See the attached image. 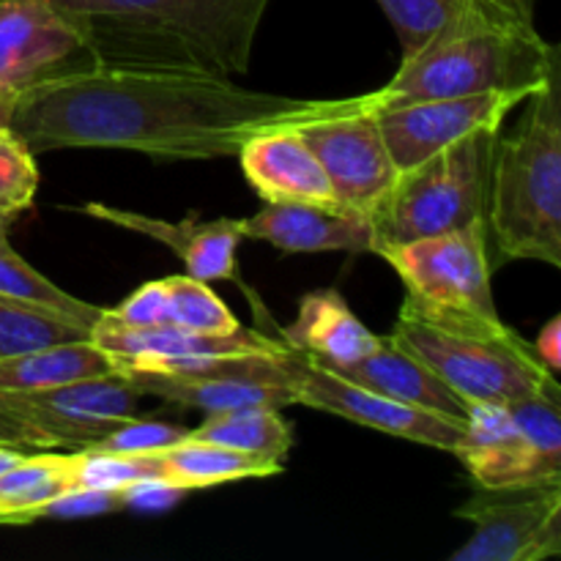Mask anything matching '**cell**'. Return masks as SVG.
Wrapping results in <instances>:
<instances>
[{
	"mask_svg": "<svg viewBox=\"0 0 561 561\" xmlns=\"http://www.w3.org/2000/svg\"><path fill=\"white\" fill-rule=\"evenodd\" d=\"M9 228H0V296L3 299L25 301V305L44 307L58 316L75 318L85 327H96L99 318L104 316V307H93L88 301L77 299L69 290L58 288L53 279L44 277L42 272L31 266L14 247L9 244Z\"/></svg>",
	"mask_w": 561,
	"mask_h": 561,
	"instance_id": "83f0119b",
	"label": "cell"
},
{
	"mask_svg": "<svg viewBox=\"0 0 561 561\" xmlns=\"http://www.w3.org/2000/svg\"><path fill=\"white\" fill-rule=\"evenodd\" d=\"M561 394L515 403H474L460 436V463L477 488L537 485L561 480Z\"/></svg>",
	"mask_w": 561,
	"mask_h": 561,
	"instance_id": "52a82bcc",
	"label": "cell"
},
{
	"mask_svg": "<svg viewBox=\"0 0 561 561\" xmlns=\"http://www.w3.org/2000/svg\"><path fill=\"white\" fill-rule=\"evenodd\" d=\"M31 449H20V447H9V444H0V471L11 469L16 460H22Z\"/></svg>",
	"mask_w": 561,
	"mask_h": 561,
	"instance_id": "d590c367",
	"label": "cell"
},
{
	"mask_svg": "<svg viewBox=\"0 0 561 561\" xmlns=\"http://www.w3.org/2000/svg\"><path fill=\"white\" fill-rule=\"evenodd\" d=\"M553 75H559V47L537 27L477 25L433 38L403 58L376 96L378 107L499 91L529 96Z\"/></svg>",
	"mask_w": 561,
	"mask_h": 561,
	"instance_id": "5b68a950",
	"label": "cell"
},
{
	"mask_svg": "<svg viewBox=\"0 0 561 561\" xmlns=\"http://www.w3.org/2000/svg\"><path fill=\"white\" fill-rule=\"evenodd\" d=\"M91 340L115 362L118 370H157V367L179 365V362L217 359V356H252L279 354L288 345L266 337L261 332L239 329L236 334H197L179 327H121V323L99 318Z\"/></svg>",
	"mask_w": 561,
	"mask_h": 561,
	"instance_id": "2e32d148",
	"label": "cell"
},
{
	"mask_svg": "<svg viewBox=\"0 0 561 561\" xmlns=\"http://www.w3.org/2000/svg\"><path fill=\"white\" fill-rule=\"evenodd\" d=\"M376 255L400 274L405 305L433 316L502 321L491 288L485 222L409 244L381 247Z\"/></svg>",
	"mask_w": 561,
	"mask_h": 561,
	"instance_id": "ba28073f",
	"label": "cell"
},
{
	"mask_svg": "<svg viewBox=\"0 0 561 561\" xmlns=\"http://www.w3.org/2000/svg\"><path fill=\"white\" fill-rule=\"evenodd\" d=\"M244 179L263 203H312V206H337L329 175L299 129L266 131L252 137L236 153Z\"/></svg>",
	"mask_w": 561,
	"mask_h": 561,
	"instance_id": "d6986e66",
	"label": "cell"
},
{
	"mask_svg": "<svg viewBox=\"0 0 561 561\" xmlns=\"http://www.w3.org/2000/svg\"><path fill=\"white\" fill-rule=\"evenodd\" d=\"M387 340L431 367L469 405L561 394L557 373L504 321L433 316L403 301Z\"/></svg>",
	"mask_w": 561,
	"mask_h": 561,
	"instance_id": "277c9868",
	"label": "cell"
},
{
	"mask_svg": "<svg viewBox=\"0 0 561 561\" xmlns=\"http://www.w3.org/2000/svg\"><path fill=\"white\" fill-rule=\"evenodd\" d=\"M38 181L36 153L9 124H0V225L9 228L33 206Z\"/></svg>",
	"mask_w": 561,
	"mask_h": 561,
	"instance_id": "f546056e",
	"label": "cell"
},
{
	"mask_svg": "<svg viewBox=\"0 0 561 561\" xmlns=\"http://www.w3.org/2000/svg\"><path fill=\"white\" fill-rule=\"evenodd\" d=\"M559 75L524 99V115L499 135L488 195V233L507 261L561 266V99Z\"/></svg>",
	"mask_w": 561,
	"mask_h": 561,
	"instance_id": "3957f363",
	"label": "cell"
},
{
	"mask_svg": "<svg viewBox=\"0 0 561 561\" xmlns=\"http://www.w3.org/2000/svg\"><path fill=\"white\" fill-rule=\"evenodd\" d=\"M190 438L257 455L274 463H283L294 447L290 422L277 409H236L206 414L201 425L192 427Z\"/></svg>",
	"mask_w": 561,
	"mask_h": 561,
	"instance_id": "484cf974",
	"label": "cell"
},
{
	"mask_svg": "<svg viewBox=\"0 0 561 561\" xmlns=\"http://www.w3.org/2000/svg\"><path fill=\"white\" fill-rule=\"evenodd\" d=\"M376 102V91L294 99L252 91L233 77L93 66L16 96L9 126L33 153L115 148L197 162L233 157L266 131L301 129Z\"/></svg>",
	"mask_w": 561,
	"mask_h": 561,
	"instance_id": "6da1fadb",
	"label": "cell"
},
{
	"mask_svg": "<svg viewBox=\"0 0 561 561\" xmlns=\"http://www.w3.org/2000/svg\"><path fill=\"white\" fill-rule=\"evenodd\" d=\"M115 370V362L93 340H82L0 359V392H42Z\"/></svg>",
	"mask_w": 561,
	"mask_h": 561,
	"instance_id": "d4e9b609",
	"label": "cell"
},
{
	"mask_svg": "<svg viewBox=\"0 0 561 561\" xmlns=\"http://www.w3.org/2000/svg\"><path fill=\"white\" fill-rule=\"evenodd\" d=\"M474 526L453 561H546L561 553V480L513 488H477L455 510Z\"/></svg>",
	"mask_w": 561,
	"mask_h": 561,
	"instance_id": "8fae6325",
	"label": "cell"
},
{
	"mask_svg": "<svg viewBox=\"0 0 561 561\" xmlns=\"http://www.w3.org/2000/svg\"><path fill=\"white\" fill-rule=\"evenodd\" d=\"M190 436V427L170 425V422H157V420H140V416H131L124 425H118L115 431H110L107 436L93 442L91 453H113V455H151L159 449H168L173 444L184 442Z\"/></svg>",
	"mask_w": 561,
	"mask_h": 561,
	"instance_id": "4dcf8cb0",
	"label": "cell"
},
{
	"mask_svg": "<svg viewBox=\"0 0 561 561\" xmlns=\"http://www.w3.org/2000/svg\"><path fill=\"white\" fill-rule=\"evenodd\" d=\"M14 96H5V93H0V124H9L11 118V110H14Z\"/></svg>",
	"mask_w": 561,
	"mask_h": 561,
	"instance_id": "8d00e7d4",
	"label": "cell"
},
{
	"mask_svg": "<svg viewBox=\"0 0 561 561\" xmlns=\"http://www.w3.org/2000/svg\"><path fill=\"white\" fill-rule=\"evenodd\" d=\"M96 66L85 25L58 0H0V93L31 88Z\"/></svg>",
	"mask_w": 561,
	"mask_h": 561,
	"instance_id": "7c38bea8",
	"label": "cell"
},
{
	"mask_svg": "<svg viewBox=\"0 0 561 561\" xmlns=\"http://www.w3.org/2000/svg\"><path fill=\"white\" fill-rule=\"evenodd\" d=\"M524 93L513 91L420 99V102L383 104L376 110V118L394 164L398 170H405L471 131L502 129L504 118L518 104H524Z\"/></svg>",
	"mask_w": 561,
	"mask_h": 561,
	"instance_id": "9a60e30c",
	"label": "cell"
},
{
	"mask_svg": "<svg viewBox=\"0 0 561 561\" xmlns=\"http://www.w3.org/2000/svg\"><path fill=\"white\" fill-rule=\"evenodd\" d=\"M378 5L398 31L403 58L466 27H537V0H378Z\"/></svg>",
	"mask_w": 561,
	"mask_h": 561,
	"instance_id": "ffe728a7",
	"label": "cell"
},
{
	"mask_svg": "<svg viewBox=\"0 0 561 561\" xmlns=\"http://www.w3.org/2000/svg\"><path fill=\"white\" fill-rule=\"evenodd\" d=\"M140 392L121 370L42 392H0V414L22 427L31 449H85L137 416Z\"/></svg>",
	"mask_w": 561,
	"mask_h": 561,
	"instance_id": "30bf717a",
	"label": "cell"
},
{
	"mask_svg": "<svg viewBox=\"0 0 561 561\" xmlns=\"http://www.w3.org/2000/svg\"><path fill=\"white\" fill-rule=\"evenodd\" d=\"M77 211L91 219H99V222L126 228L131 233L159 241V244L179 255L190 277L203 279V283L236 279V274H239L236 252H239V244L244 241L241 219L219 217L206 222V219L190 214L181 222H168V219L148 217L142 211L107 206V203H85Z\"/></svg>",
	"mask_w": 561,
	"mask_h": 561,
	"instance_id": "e0dca14e",
	"label": "cell"
},
{
	"mask_svg": "<svg viewBox=\"0 0 561 561\" xmlns=\"http://www.w3.org/2000/svg\"><path fill=\"white\" fill-rule=\"evenodd\" d=\"M283 343L323 367H348L381 345V337L356 318L334 288L312 290L301 299L299 316L283 332Z\"/></svg>",
	"mask_w": 561,
	"mask_h": 561,
	"instance_id": "44dd1931",
	"label": "cell"
},
{
	"mask_svg": "<svg viewBox=\"0 0 561 561\" xmlns=\"http://www.w3.org/2000/svg\"><path fill=\"white\" fill-rule=\"evenodd\" d=\"M502 129H480L453 146L400 170L392 190L370 214L373 247L409 244L416 239L488 225L493 151Z\"/></svg>",
	"mask_w": 561,
	"mask_h": 561,
	"instance_id": "8992f818",
	"label": "cell"
},
{
	"mask_svg": "<svg viewBox=\"0 0 561 561\" xmlns=\"http://www.w3.org/2000/svg\"><path fill=\"white\" fill-rule=\"evenodd\" d=\"M376 110L378 102L354 113L312 121L299 129L327 170L340 206L362 214L367 222L400 173L383 142Z\"/></svg>",
	"mask_w": 561,
	"mask_h": 561,
	"instance_id": "5bb4252c",
	"label": "cell"
},
{
	"mask_svg": "<svg viewBox=\"0 0 561 561\" xmlns=\"http://www.w3.org/2000/svg\"><path fill=\"white\" fill-rule=\"evenodd\" d=\"M104 318L121 323V327H168V288H164V279L140 285L118 307L104 310Z\"/></svg>",
	"mask_w": 561,
	"mask_h": 561,
	"instance_id": "1f68e13d",
	"label": "cell"
},
{
	"mask_svg": "<svg viewBox=\"0 0 561 561\" xmlns=\"http://www.w3.org/2000/svg\"><path fill=\"white\" fill-rule=\"evenodd\" d=\"M168 288V323L197 334H236L241 329L239 318L225 307V301L208 288L203 279L190 274L164 277Z\"/></svg>",
	"mask_w": 561,
	"mask_h": 561,
	"instance_id": "f1b7e54d",
	"label": "cell"
},
{
	"mask_svg": "<svg viewBox=\"0 0 561 561\" xmlns=\"http://www.w3.org/2000/svg\"><path fill=\"white\" fill-rule=\"evenodd\" d=\"M148 458H151L153 480L168 482L184 493L225 485V482L266 480L283 471V463L219 447V444L195 442L190 436L173 447L151 453Z\"/></svg>",
	"mask_w": 561,
	"mask_h": 561,
	"instance_id": "603a6c76",
	"label": "cell"
},
{
	"mask_svg": "<svg viewBox=\"0 0 561 561\" xmlns=\"http://www.w3.org/2000/svg\"><path fill=\"white\" fill-rule=\"evenodd\" d=\"M0 228H5V225H0Z\"/></svg>",
	"mask_w": 561,
	"mask_h": 561,
	"instance_id": "74e56055",
	"label": "cell"
},
{
	"mask_svg": "<svg viewBox=\"0 0 561 561\" xmlns=\"http://www.w3.org/2000/svg\"><path fill=\"white\" fill-rule=\"evenodd\" d=\"M537 354V359L542 362V365L548 367L551 373H557L561 367V318L553 316L551 321L542 327L540 337H537V343L531 345Z\"/></svg>",
	"mask_w": 561,
	"mask_h": 561,
	"instance_id": "836d02e7",
	"label": "cell"
},
{
	"mask_svg": "<svg viewBox=\"0 0 561 561\" xmlns=\"http://www.w3.org/2000/svg\"><path fill=\"white\" fill-rule=\"evenodd\" d=\"M69 488H75V449L27 453L0 471V526L33 524Z\"/></svg>",
	"mask_w": 561,
	"mask_h": 561,
	"instance_id": "cb8c5ba5",
	"label": "cell"
},
{
	"mask_svg": "<svg viewBox=\"0 0 561 561\" xmlns=\"http://www.w3.org/2000/svg\"><path fill=\"white\" fill-rule=\"evenodd\" d=\"M334 373L373 389V392L387 394V398L398 400V403L416 405V409L463 422V425L469 420V403L460 400L431 367L422 365L416 356L398 348L387 337H381V345L373 354H367L365 359L354 362L348 367H340Z\"/></svg>",
	"mask_w": 561,
	"mask_h": 561,
	"instance_id": "7402d4cb",
	"label": "cell"
},
{
	"mask_svg": "<svg viewBox=\"0 0 561 561\" xmlns=\"http://www.w3.org/2000/svg\"><path fill=\"white\" fill-rule=\"evenodd\" d=\"M85 25L96 66L244 75L268 0H58Z\"/></svg>",
	"mask_w": 561,
	"mask_h": 561,
	"instance_id": "7a4b0ae2",
	"label": "cell"
},
{
	"mask_svg": "<svg viewBox=\"0 0 561 561\" xmlns=\"http://www.w3.org/2000/svg\"><path fill=\"white\" fill-rule=\"evenodd\" d=\"M91 327L44 307L0 296V359L91 340Z\"/></svg>",
	"mask_w": 561,
	"mask_h": 561,
	"instance_id": "4316f807",
	"label": "cell"
},
{
	"mask_svg": "<svg viewBox=\"0 0 561 561\" xmlns=\"http://www.w3.org/2000/svg\"><path fill=\"white\" fill-rule=\"evenodd\" d=\"M0 444H9V447H20V449H31V444H27L22 427L3 414H0ZM31 453H36V449H31Z\"/></svg>",
	"mask_w": 561,
	"mask_h": 561,
	"instance_id": "e575fe53",
	"label": "cell"
},
{
	"mask_svg": "<svg viewBox=\"0 0 561 561\" xmlns=\"http://www.w3.org/2000/svg\"><path fill=\"white\" fill-rule=\"evenodd\" d=\"M244 239L266 241L283 252H370L373 230L367 217L337 206L312 203H266L241 219Z\"/></svg>",
	"mask_w": 561,
	"mask_h": 561,
	"instance_id": "ac0fdd59",
	"label": "cell"
},
{
	"mask_svg": "<svg viewBox=\"0 0 561 561\" xmlns=\"http://www.w3.org/2000/svg\"><path fill=\"white\" fill-rule=\"evenodd\" d=\"M124 491L107 488H69L42 510V518H96V515L124 510Z\"/></svg>",
	"mask_w": 561,
	"mask_h": 561,
	"instance_id": "d6a6232c",
	"label": "cell"
},
{
	"mask_svg": "<svg viewBox=\"0 0 561 561\" xmlns=\"http://www.w3.org/2000/svg\"><path fill=\"white\" fill-rule=\"evenodd\" d=\"M290 389H294L296 405L305 409L327 411V414L343 416L370 431L387 433V436L403 438V442L425 444V447L455 453L463 422L447 420V416L431 414L416 405L398 403V400L378 394L329 367L318 365L310 356L290 348Z\"/></svg>",
	"mask_w": 561,
	"mask_h": 561,
	"instance_id": "4fadbf2b",
	"label": "cell"
},
{
	"mask_svg": "<svg viewBox=\"0 0 561 561\" xmlns=\"http://www.w3.org/2000/svg\"><path fill=\"white\" fill-rule=\"evenodd\" d=\"M290 348L279 354L217 356L179 362L157 370H121L131 387L175 409L219 414L236 409H288L296 405L290 389Z\"/></svg>",
	"mask_w": 561,
	"mask_h": 561,
	"instance_id": "9c48e42d",
	"label": "cell"
}]
</instances>
